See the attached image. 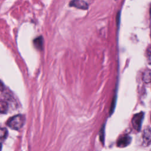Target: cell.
Listing matches in <instances>:
<instances>
[{
  "label": "cell",
  "instance_id": "2",
  "mask_svg": "<svg viewBox=\"0 0 151 151\" xmlns=\"http://www.w3.org/2000/svg\"><path fill=\"white\" fill-rule=\"evenodd\" d=\"M144 113L140 112L134 114L132 119V124L133 127L137 131H139L141 128L142 123L143 120Z\"/></svg>",
  "mask_w": 151,
  "mask_h": 151
},
{
  "label": "cell",
  "instance_id": "3",
  "mask_svg": "<svg viewBox=\"0 0 151 151\" xmlns=\"http://www.w3.org/2000/svg\"><path fill=\"white\" fill-rule=\"evenodd\" d=\"M131 137L128 134H124L119 137L117 141V146L119 147H124L128 146L131 142Z\"/></svg>",
  "mask_w": 151,
  "mask_h": 151
},
{
  "label": "cell",
  "instance_id": "9",
  "mask_svg": "<svg viewBox=\"0 0 151 151\" xmlns=\"http://www.w3.org/2000/svg\"><path fill=\"white\" fill-rule=\"evenodd\" d=\"M8 136V130L5 127H2L1 129L0 132V137H1V141L2 142L4 140H5Z\"/></svg>",
  "mask_w": 151,
  "mask_h": 151
},
{
  "label": "cell",
  "instance_id": "1",
  "mask_svg": "<svg viewBox=\"0 0 151 151\" xmlns=\"http://www.w3.org/2000/svg\"><path fill=\"white\" fill-rule=\"evenodd\" d=\"M25 117L22 114H17L9 118L6 122V125L13 130H19L24 124Z\"/></svg>",
  "mask_w": 151,
  "mask_h": 151
},
{
  "label": "cell",
  "instance_id": "4",
  "mask_svg": "<svg viewBox=\"0 0 151 151\" xmlns=\"http://www.w3.org/2000/svg\"><path fill=\"white\" fill-rule=\"evenodd\" d=\"M143 141L145 146L149 145L151 143V128L146 127L143 132Z\"/></svg>",
  "mask_w": 151,
  "mask_h": 151
},
{
  "label": "cell",
  "instance_id": "6",
  "mask_svg": "<svg viewBox=\"0 0 151 151\" xmlns=\"http://www.w3.org/2000/svg\"><path fill=\"white\" fill-rule=\"evenodd\" d=\"M8 102L4 100L1 99L0 102V109H1V113L5 114L8 110Z\"/></svg>",
  "mask_w": 151,
  "mask_h": 151
},
{
  "label": "cell",
  "instance_id": "10",
  "mask_svg": "<svg viewBox=\"0 0 151 151\" xmlns=\"http://www.w3.org/2000/svg\"><path fill=\"white\" fill-rule=\"evenodd\" d=\"M146 58L148 63L151 64V47H149L146 50Z\"/></svg>",
  "mask_w": 151,
  "mask_h": 151
},
{
  "label": "cell",
  "instance_id": "11",
  "mask_svg": "<svg viewBox=\"0 0 151 151\" xmlns=\"http://www.w3.org/2000/svg\"><path fill=\"white\" fill-rule=\"evenodd\" d=\"M150 15L151 17V7H150Z\"/></svg>",
  "mask_w": 151,
  "mask_h": 151
},
{
  "label": "cell",
  "instance_id": "7",
  "mask_svg": "<svg viewBox=\"0 0 151 151\" xmlns=\"http://www.w3.org/2000/svg\"><path fill=\"white\" fill-rule=\"evenodd\" d=\"M143 81L146 83H148L151 82V71L150 70H146L142 76Z\"/></svg>",
  "mask_w": 151,
  "mask_h": 151
},
{
  "label": "cell",
  "instance_id": "8",
  "mask_svg": "<svg viewBox=\"0 0 151 151\" xmlns=\"http://www.w3.org/2000/svg\"><path fill=\"white\" fill-rule=\"evenodd\" d=\"M34 44L37 48L41 50L43 47V38L41 37H37L34 40Z\"/></svg>",
  "mask_w": 151,
  "mask_h": 151
},
{
  "label": "cell",
  "instance_id": "5",
  "mask_svg": "<svg viewBox=\"0 0 151 151\" xmlns=\"http://www.w3.org/2000/svg\"><path fill=\"white\" fill-rule=\"evenodd\" d=\"M70 6L75 7L81 9H87L88 8V4L82 0H73L70 2Z\"/></svg>",
  "mask_w": 151,
  "mask_h": 151
}]
</instances>
